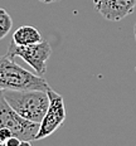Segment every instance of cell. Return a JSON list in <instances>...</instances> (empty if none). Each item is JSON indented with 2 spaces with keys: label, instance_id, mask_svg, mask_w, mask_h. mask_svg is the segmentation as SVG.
<instances>
[{
  "label": "cell",
  "instance_id": "obj_5",
  "mask_svg": "<svg viewBox=\"0 0 136 146\" xmlns=\"http://www.w3.org/2000/svg\"><path fill=\"white\" fill-rule=\"evenodd\" d=\"M47 93L49 97V106H48L43 120L39 123V131L35 136V141L52 135L54 131H57L62 126V123L66 120V107L63 97L56 91H53L50 87L47 91Z\"/></svg>",
  "mask_w": 136,
  "mask_h": 146
},
{
  "label": "cell",
  "instance_id": "obj_10",
  "mask_svg": "<svg viewBox=\"0 0 136 146\" xmlns=\"http://www.w3.org/2000/svg\"><path fill=\"white\" fill-rule=\"evenodd\" d=\"M13 136V132L7 127H0V145H5V142Z\"/></svg>",
  "mask_w": 136,
  "mask_h": 146
},
{
  "label": "cell",
  "instance_id": "obj_9",
  "mask_svg": "<svg viewBox=\"0 0 136 146\" xmlns=\"http://www.w3.org/2000/svg\"><path fill=\"white\" fill-rule=\"evenodd\" d=\"M30 146V142L29 141H24V140L22 139H19V137H17V136H11L10 139L8 140L7 142H5V146Z\"/></svg>",
  "mask_w": 136,
  "mask_h": 146
},
{
  "label": "cell",
  "instance_id": "obj_3",
  "mask_svg": "<svg viewBox=\"0 0 136 146\" xmlns=\"http://www.w3.org/2000/svg\"><path fill=\"white\" fill-rule=\"evenodd\" d=\"M0 127H7L13 136L24 140V141H35V136L39 131V123L29 121L15 112L7 100L3 96V90L0 88Z\"/></svg>",
  "mask_w": 136,
  "mask_h": 146
},
{
  "label": "cell",
  "instance_id": "obj_7",
  "mask_svg": "<svg viewBox=\"0 0 136 146\" xmlns=\"http://www.w3.org/2000/svg\"><path fill=\"white\" fill-rule=\"evenodd\" d=\"M42 40L40 32L32 25H23L18 28L13 34V42L18 45H30Z\"/></svg>",
  "mask_w": 136,
  "mask_h": 146
},
{
  "label": "cell",
  "instance_id": "obj_8",
  "mask_svg": "<svg viewBox=\"0 0 136 146\" xmlns=\"http://www.w3.org/2000/svg\"><path fill=\"white\" fill-rule=\"evenodd\" d=\"M13 27V20L11 17L5 9L0 8V39H4L9 34Z\"/></svg>",
  "mask_w": 136,
  "mask_h": 146
},
{
  "label": "cell",
  "instance_id": "obj_1",
  "mask_svg": "<svg viewBox=\"0 0 136 146\" xmlns=\"http://www.w3.org/2000/svg\"><path fill=\"white\" fill-rule=\"evenodd\" d=\"M3 96L10 107L22 117L40 123L49 106L47 91L39 90H3Z\"/></svg>",
  "mask_w": 136,
  "mask_h": 146
},
{
  "label": "cell",
  "instance_id": "obj_2",
  "mask_svg": "<svg viewBox=\"0 0 136 146\" xmlns=\"http://www.w3.org/2000/svg\"><path fill=\"white\" fill-rule=\"evenodd\" d=\"M0 88L1 90H39L48 91L47 81L42 76L27 71L11 58L0 57Z\"/></svg>",
  "mask_w": 136,
  "mask_h": 146
},
{
  "label": "cell",
  "instance_id": "obj_11",
  "mask_svg": "<svg viewBox=\"0 0 136 146\" xmlns=\"http://www.w3.org/2000/svg\"><path fill=\"white\" fill-rule=\"evenodd\" d=\"M39 1L44 3V4H50V3H56V1H59V0H39Z\"/></svg>",
  "mask_w": 136,
  "mask_h": 146
},
{
  "label": "cell",
  "instance_id": "obj_4",
  "mask_svg": "<svg viewBox=\"0 0 136 146\" xmlns=\"http://www.w3.org/2000/svg\"><path fill=\"white\" fill-rule=\"evenodd\" d=\"M52 54V47L47 40H40L39 43L30 45H18L11 40L5 56L13 59L14 57H19L25 60L28 64L39 76H43L47 72V60Z\"/></svg>",
  "mask_w": 136,
  "mask_h": 146
},
{
  "label": "cell",
  "instance_id": "obj_6",
  "mask_svg": "<svg viewBox=\"0 0 136 146\" xmlns=\"http://www.w3.org/2000/svg\"><path fill=\"white\" fill-rule=\"evenodd\" d=\"M93 7L105 19L119 22L134 11L136 0H93Z\"/></svg>",
  "mask_w": 136,
  "mask_h": 146
},
{
  "label": "cell",
  "instance_id": "obj_12",
  "mask_svg": "<svg viewBox=\"0 0 136 146\" xmlns=\"http://www.w3.org/2000/svg\"><path fill=\"white\" fill-rule=\"evenodd\" d=\"M134 38H135V40H136V23H135V25H134Z\"/></svg>",
  "mask_w": 136,
  "mask_h": 146
}]
</instances>
